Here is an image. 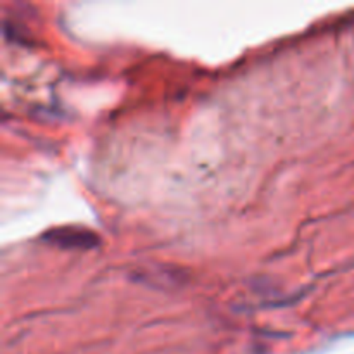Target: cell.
Segmentation results:
<instances>
[{
  "mask_svg": "<svg viewBox=\"0 0 354 354\" xmlns=\"http://www.w3.org/2000/svg\"><path fill=\"white\" fill-rule=\"evenodd\" d=\"M44 241L62 249H92L99 245V237L86 228L62 227L54 228L44 235Z\"/></svg>",
  "mask_w": 354,
  "mask_h": 354,
  "instance_id": "1",
  "label": "cell"
}]
</instances>
